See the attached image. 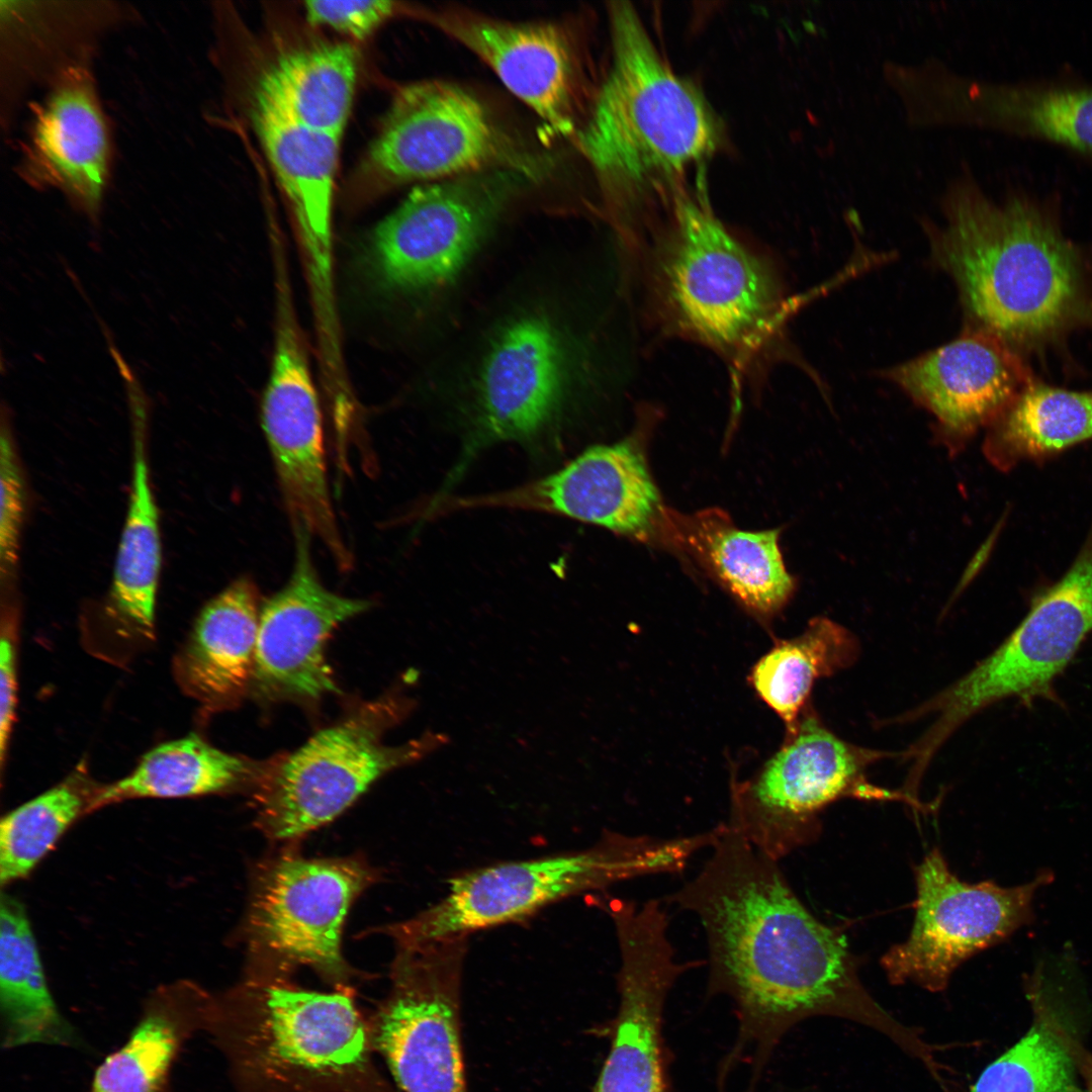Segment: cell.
<instances>
[{
	"instance_id": "cell-18",
	"label": "cell",
	"mask_w": 1092,
	"mask_h": 1092,
	"mask_svg": "<svg viewBox=\"0 0 1092 1092\" xmlns=\"http://www.w3.org/2000/svg\"><path fill=\"white\" fill-rule=\"evenodd\" d=\"M113 146L91 65L63 72L31 106L17 165L37 190H58L92 224L99 223L111 177Z\"/></svg>"
},
{
	"instance_id": "cell-28",
	"label": "cell",
	"mask_w": 1092,
	"mask_h": 1092,
	"mask_svg": "<svg viewBox=\"0 0 1092 1092\" xmlns=\"http://www.w3.org/2000/svg\"><path fill=\"white\" fill-rule=\"evenodd\" d=\"M151 403L128 404L132 436V472L109 596V611L126 634L155 636L156 600L162 550L158 508L151 487L146 441Z\"/></svg>"
},
{
	"instance_id": "cell-8",
	"label": "cell",
	"mask_w": 1092,
	"mask_h": 1092,
	"mask_svg": "<svg viewBox=\"0 0 1092 1092\" xmlns=\"http://www.w3.org/2000/svg\"><path fill=\"white\" fill-rule=\"evenodd\" d=\"M1092 633V529L1068 571L1032 598L1018 626L969 672L916 710L931 715L908 756L925 769L954 730L999 701L1015 698L1026 707L1036 699L1060 703L1055 679Z\"/></svg>"
},
{
	"instance_id": "cell-27",
	"label": "cell",
	"mask_w": 1092,
	"mask_h": 1092,
	"mask_svg": "<svg viewBox=\"0 0 1092 1092\" xmlns=\"http://www.w3.org/2000/svg\"><path fill=\"white\" fill-rule=\"evenodd\" d=\"M261 606L241 576L200 611L173 663L179 687L205 709L235 705L252 682Z\"/></svg>"
},
{
	"instance_id": "cell-34",
	"label": "cell",
	"mask_w": 1092,
	"mask_h": 1092,
	"mask_svg": "<svg viewBox=\"0 0 1092 1092\" xmlns=\"http://www.w3.org/2000/svg\"><path fill=\"white\" fill-rule=\"evenodd\" d=\"M858 653V641L849 630L816 617L802 634L780 641L757 661L752 685L793 733L814 682L849 667Z\"/></svg>"
},
{
	"instance_id": "cell-5",
	"label": "cell",
	"mask_w": 1092,
	"mask_h": 1092,
	"mask_svg": "<svg viewBox=\"0 0 1092 1092\" xmlns=\"http://www.w3.org/2000/svg\"><path fill=\"white\" fill-rule=\"evenodd\" d=\"M205 1033L237 1092H395L347 993L261 985L211 1000Z\"/></svg>"
},
{
	"instance_id": "cell-22",
	"label": "cell",
	"mask_w": 1092,
	"mask_h": 1092,
	"mask_svg": "<svg viewBox=\"0 0 1092 1092\" xmlns=\"http://www.w3.org/2000/svg\"><path fill=\"white\" fill-rule=\"evenodd\" d=\"M413 14L477 56L551 129L575 132L579 66L562 26L507 21L461 8H414Z\"/></svg>"
},
{
	"instance_id": "cell-35",
	"label": "cell",
	"mask_w": 1092,
	"mask_h": 1092,
	"mask_svg": "<svg viewBox=\"0 0 1092 1092\" xmlns=\"http://www.w3.org/2000/svg\"><path fill=\"white\" fill-rule=\"evenodd\" d=\"M88 788V782L80 770L2 818V885L28 875L68 827L90 810L96 795L89 797Z\"/></svg>"
},
{
	"instance_id": "cell-36",
	"label": "cell",
	"mask_w": 1092,
	"mask_h": 1092,
	"mask_svg": "<svg viewBox=\"0 0 1092 1092\" xmlns=\"http://www.w3.org/2000/svg\"><path fill=\"white\" fill-rule=\"evenodd\" d=\"M1048 1022H1036L987 1066L970 1092H1078L1072 1061Z\"/></svg>"
},
{
	"instance_id": "cell-26",
	"label": "cell",
	"mask_w": 1092,
	"mask_h": 1092,
	"mask_svg": "<svg viewBox=\"0 0 1092 1092\" xmlns=\"http://www.w3.org/2000/svg\"><path fill=\"white\" fill-rule=\"evenodd\" d=\"M780 530L745 531L719 509L682 514L664 508L659 541L690 556L750 610L769 615L795 589L779 545Z\"/></svg>"
},
{
	"instance_id": "cell-21",
	"label": "cell",
	"mask_w": 1092,
	"mask_h": 1092,
	"mask_svg": "<svg viewBox=\"0 0 1092 1092\" xmlns=\"http://www.w3.org/2000/svg\"><path fill=\"white\" fill-rule=\"evenodd\" d=\"M938 126L963 125L1041 141L1092 166V82L1068 73L1010 81L944 69L930 91Z\"/></svg>"
},
{
	"instance_id": "cell-33",
	"label": "cell",
	"mask_w": 1092,
	"mask_h": 1092,
	"mask_svg": "<svg viewBox=\"0 0 1092 1092\" xmlns=\"http://www.w3.org/2000/svg\"><path fill=\"white\" fill-rule=\"evenodd\" d=\"M358 57L346 42L321 43L280 56L259 87L296 120L342 138L352 108Z\"/></svg>"
},
{
	"instance_id": "cell-31",
	"label": "cell",
	"mask_w": 1092,
	"mask_h": 1092,
	"mask_svg": "<svg viewBox=\"0 0 1092 1092\" xmlns=\"http://www.w3.org/2000/svg\"><path fill=\"white\" fill-rule=\"evenodd\" d=\"M1092 439V391L1032 381L988 427L983 449L1002 471L1043 461Z\"/></svg>"
},
{
	"instance_id": "cell-20",
	"label": "cell",
	"mask_w": 1092,
	"mask_h": 1092,
	"mask_svg": "<svg viewBox=\"0 0 1092 1092\" xmlns=\"http://www.w3.org/2000/svg\"><path fill=\"white\" fill-rule=\"evenodd\" d=\"M886 374L934 417L950 452L988 428L1033 381L1014 348L971 328Z\"/></svg>"
},
{
	"instance_id": "cell-7",
	"label": "cell",
	"mask_w": 1092,
	"mask_h": 1092,
	"mask_svg": "<svg viewBox=\"0 0 1092 1092\" xmlns=\"http://www.w3.org/2000/svg\"><path fill=\"white\" fill-rule=\"evenodd\" d=\"M414 706L404 696H383L269 761L255 796L262 829L275 839L306 834L334 820L385 774L447 745L448 735L431 730L400 745L382 741Z\"/></svg>"
},
{
	"instance_id": "cell-3",
	"label": "cell",
	"mask_w": 1092,
	"mask_h": 1092,
	"mask_svg": "<svg viewBox=\"0 0 1092 1092\" xmlns=\"http://www.w3.org/2000/svg\"><path fill=\"white\" fill-rule=\"evenodd\" d=\"M612 58L580 150L619 205L675 183L719 142L702 96L664 62L636 11L609 7Z\"/></svg>"
},
{
	"instance_id": "cell-25",
	"label": "cell",
	"mask_w": 1092,
	"mask_h": 1092,
	"mask_svg": "<svg viewBox=\"0 0 1092 1092\" xmlns=\"http://www.w3.org/2000/svg\"><path fill=\"white\" fill-rule=\"evenodd\" d=\"M252 119L287 197L306 254L317 305L331 315L332 218L340 136L305 126L263 88Z\"/></svg>"
},
{
	"instance_id": "cell-2",
	"label": "cell",
	"mask_w": 1092,
	"mask_h": 1092,
	"mask_svg": "<svg viewBox=\"0 0 1092 1092\" xmlns=\"http://www.w3.org/2000/svg\"><path fill=\"white\" fill-rule=\"evenodd\" d=\"M940 222H924L934 263L959 290L971 329L1036 345L1092 314L1083 266L1051 201L995 200L969 170L948 182Z\"/></svg>"
},
{
	"instance_id": "cell-16",
	"label": "cell",
	"mask_w": 1092,
	"mask_h": 1092,
	"mask_svg": "<svg viewBox=\"0 0 1092 1092\" xmlns=\"http://www.w3.org/2000/svg\"><path fill=\"white\" fill-rule=\"evenodd\" d=\"M598 905L615 927L620 1002L611 1051L594 1092H665L661 1036L665 1000L682 974L705 962L677 960L663 899L638 906L607 896Z\"/></svg>"
},
{
	"instance_id": "cell-4",
	"label": "cell",
	"mask_w": 1092,
	"mask_h": 1092,
	"mask_svg": "<svg viewBox=\"0 0 1092 1092\" xmlns=\"http://www.w3.org/2000/svg\"><path fill=\"white\" fill-rule=\"evenodd\" d=\"M647 295L663 332L711 348L737 368L775 349L787 309L776 269L714 215L678 193L646 251Z\"/></svg>"
},
{
	"instance_id": "cell-41",
	"label": "cell",
	"mask_w": 1092,
	"mask_h": 1092,
	"mask_svg": "<svg viewBox=\"0 0 1092 1092\" xmlns=\"http://www.w3.org/2000/svg\"><path fill=\"white\" fill-rule=\"evenodd\" d=\"M130 378H138V377H130ZM130 378H128V379H130ZM128 379H126V380H128ZM126 380H125V381H126ZM125 381H124V382H125ZM123 385H124V383H123Z\"/></svg>"
},
{
	"instance_id": "cell-32",
	"label": "cell",
	"mask_w": 1092,
	"mask_h": 1092,
	"mask_svg": "<svg viewBox=\"0 0 1092 1092\" xmlns=\"http://www.w3.org/2000/svg\"><path fill=\"white\" fill-rule=\"evenodd\" d=\"M269 762L222 751L195 734L161 743L125 778L98 790L90 810L139 798H182L258 784Z\"/></svg>"
},
{
	"instance_id": "cell-12",
	"label": "cell",
	"mask_w": 1092,
	"mask_h": 1092,
	"mask_svg": "<svg viewBox=\"0 0 1092 1092\" xmlns=\"http://www.w3.org/2000/svg\"><path fill=\"white\" fill-rule=\"evenodd\" d=\"M885 755L843 740L807 715L754 783L735 796L730 819L755 847L780 860L816 839L818 813L839 799L898 800L920 809L903 792L867 780L868 766Z\"/></svg>"
},
{
	"instance_id": "cell-29",
	"label": "cell",
	"mask_w": 1092,
	"mask_h": 1092,
	"mask_svg": "<svg viewBox=\"0 0 1092 1092\" xmlns=\"http://www.w3.org/2000/svg\"><path fill=\"white\" fill-rule=\"evenodd\" d=\"M210 1002L185 987L155 994L123 1043L96 1067L88 1092H176L174 1067L186 1044L205 1033Z\"/></svg>"
},
{
	"instance_id": "cell-30",
	"label": "cell",
	"mask_w": 1092,
	"mask_h": 1092,
	"mask_svg": "<svg viewBox=\"0 0 1092 1092\" xmlns=\"http://www.w3.org/2000/svg\"><path fill=\"white\" fill-rule=\"evenodd\" d=\"M1 1048L30 1045L87 1050L79 1029L50 991L24 908L2 896L0 910Z\"/></svg>"
},
{
	"instance_id": "cell-17",
	"label": "cell",
	"mask_w": 1092,
	"mask_h": 1092,
	"mask_svg": "<svg viewBox=\"0 0 1092 1092\" xmlns=\"http://www.w3.org/2000/svg\"><path fill=\"white\" fill-rule=\"evenodd\" d=\"M292 529L290 576L261 605L252 682L268 698L317 700L338 692L326 659L329 637L371 602L327 588L312 560L311 535L301 526Z\"/></svg>"
},
{
	"instance_id": "cell-38",
	"label": "cell",
	"mask_w": 1092,
	"mask_h": 1092,
	"mask_svg": "<svg viewBox=\"0 0 1092 1092\" xmlns=\"http://www.w3.org/2000/svg\"><path fill=\"white\" fill-rule=\"evenodd\" d=\"M403 11H406L405 7L390 0L304 2L309 23L328 26L356 39L366 38Z\"/></svg>"
},
{
	"instance_id": "cell-23",
	"label": "cell",
	"mask_w": 1092,
	"mask_h": 1092,
	"mask_svg": "<svg viewBox=\"0 0 1092 1092\" xmlns=\"http://www.w3.org/2000/svg\"><path fill=\"white\" fill-rule=\"evenodd\" d=\"M482 502L556 513L642 542L658 541L665 508L639 436L593 446L551 475Z\"/></svg>"
},
{
	"instance_id": "cell-1",
	"label": "cell",
	"mask_w": 1092,
	"mask_h": 1092,
	"mask_svg": "<svg viewBox=\"0 0 1092 1092\" xmlns=\"http://www.w3.org/2000/svg\"><path fill=\"white\" fill-rule=\"evenodd\" d=\"M700 872L663 901L695 914L709 950V989L736 1005L731 1061L753 1051L761 1063L779 1037L809 1016L831 1014L903 1032L867 992L845 937L818 920L779 860L729 820L718 826Z\"/></svg>"
},
{
	"instance_id": "cell-11",
	"label": "cell",
	"mask_w": 1092,
	"mask_h": 1092,
	"mask_svg": "<svg viewBox=\"0 0 1092 1092\" xmlns=\"http://www.w3.org/2000/svg\"><path fill=\"white\" fill-rule=\"evenodd\" d=\"M526 178L508 170L415 187L372 231L380 284L399 294H432L460 277Z\"/></svg>"
},
{
	"instance_id": "cell-6",
	"label": "cell",
	"mask_w": 1092,
	"mask_h": 1092,
	"mask_svg": "<svg viewBox=\"0 0 1092 1092\" xmlns=\"http://www.w3.org/2000/svg\"><path fill=\"white\" fill-rule=\"evenodd\" d=\"M709 842L707 833L657 838L607 832L585 849L503 862L455 877L441 900L392 931L402 948L467 937L586 891L680 873Z\"/></svg>"
},
{
	"instance_id": "cell-10",
	"label": "cell",
	"mask_w": 1092,
	"mask_h": 1092,
	"mask_svg": "<svg viewBox=\"0 0 1092 1092\" xmlns=\"http://www.w3.org/2000/svg\"><path fill=\"white\" fill-rule=\"evenodd\" d=\"M470 375L478 436L529 440L560 417L585 380V346L558 310L545 303L499 318Z\"/></svg>"
},
{
	"instance_id": "cell-37",
	"label": "cell",
	"mask_w": 1092,
	"mask_h": 1092,
	"mask_svg": "<svg viewBox=\"0 0 1092 1092\" xmlns=\"http://www.w3.org/2000/svg\"><path fill=\"white\" fill-rule=\"evenodd\" d=\"M0 481V566L4 578L12 574L17 563L25 508L23 477L15 452L10 414L5 404L1 416Z\"/></svg>"
},
{
	"instance_id": "cell-24",
	"label": "cell",
	"mask_w": 1092,
	"mask_h": 1092,
	"mask_svg": "<svg viewBox=\"0 0 1092 1092\" xmlns=\"http://www.w3.org/2000/svg\"><path fill=\"white\" fill-rule=\"evenodd\" d=\"M136 16L114 1H0V121L9 131L24 99L63 72L91 65L101 40Z\"/></svg>"
},
{
	"instance_id": "cell-15",
	"label": "cell",
	"mask_w": 1092,
	"mask_h": 1092,
	"mask_svg": "<svg viewBox=\"0 0 1092 1092\" xmlns=\"http://www.w3.org/2000/svg\"><path fill=\"white\" fill-rule=\"evenodd\" d=\"M273 362L261 423L292 527H303L342 571L353 565L328 482L321 403L285 282L280 284Z\"/></svg>"
},
{
	"instance_id": "cell-13",
	"label": "cell",
	"mask_w": 1092,
	"mask_h": 1092,
	"mask_svg": "<svg viewBox=\"0 0 1092 1092\" xmlns=\"http://www.w3.org/2000/svg\"><path fill=\"white\" fill-rule=\"evenodd\" d=\"M1043 871L1030 882L1001 887L960 880L934 848L915 868L917 899L908 938L889 948L881 965L893 984L943 990L951 974L974 954L1009 937L1032 915L1038 889L1052 882Z\"/></svg>"
},
{
	"instance_id": "cell-19",
	"label": "cell",
	"mask_w": 1092,
	"mask_h": 1092,
	"mask_svg": "<svg viewBox=\"0 0 1092 1092\" xmlns=\"http://www.w3.org/2000/svg\"><path fill=\"white\" fill-rule=\"evenodd\" d=\"M369 882L354 860L283 857L259 883L250 919L254 937L282 960L340 980L346 973L343 924Z\"/></svg>"
},
{
	"instance_id": "cell-9",
	"label": "cell",
	"mask_w": 1092,
	"mask_h": 1092,
	"mask_svg": "<svg viewBox=\"0 0 1092 1092\" xmlns=\"http://www.w3.org/2000/svg\"><path fill=\"white\" fill-rule=\"evenodd\" d=\"M492 170L534 178L540 168L476 96L439 80L397 90L363 167L380 188Z\"/></svg>"
},
{
	"instance_id": "cell-39",
	"label": "cell",
	"mask_w": 1092,
	"mask_h": 1092,
	"mask_svg": "<svg viewBox=\"0 0 1092 1092\" xmlns=\"http://www.w3.org/2000/svg\"><path fill=\"white\" fill-rule=\"evenodd\" d=\"M15 613L7 608L2 616L0 640V760L5 755L15 721L17 705V655Z\"/></svg>"
},
{
	"instance_id": "cell-40",
	"label": "cell",
	"mask_w": 1092,
	"mask_h": 1092,
	"mask_svg": "<svg viewBox=\"0 0 1092 1092\" xmlns=\"http://www.w3.org/2000/svg\"><path fill=\"white\" fill-rule=\"evenodd\" d=\"M1088 1092H1092V1061L1087 1064Z\"/></svg>"
},
{
	"instance_id": "cell-14",
	"label": "cell",
	"mask_w": 1092,
	"mask_h": 1092,
	"mask_svg": "<svg viewBox=\"0 0 1092 1092\" xmlns=\"http://www.w3.org/2000/svg\"><path fill=\"white\" fill-rule=\"evenodd\" d=\"M466 938L403 950L393 990L369 1022L403 1092H467L461 1032Z\"/></svg>"
}]
</instances>
